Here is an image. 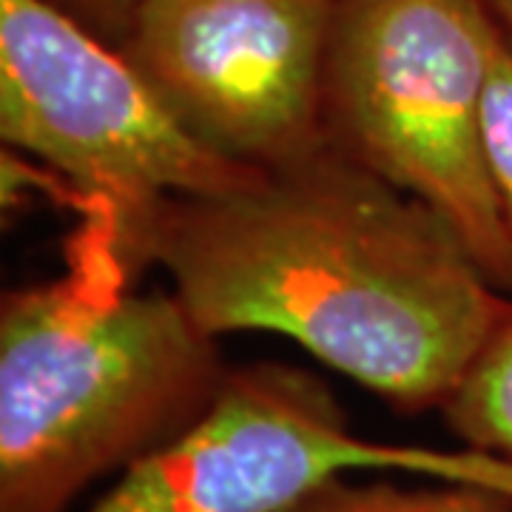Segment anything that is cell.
<instances>
[{
    "instance_id": "277c9868",
    "label": "cell",
    "mask_w": 512,
    "mask_h": 512,
    "mask_svg": "<svg viewBox=\"0 0 512 512\" xmlns=\"http://www.w3.org/2000/svg\"><path fill=\"white\" fill-rule=\"evenodd\" d=\"M0 137L80 211L74 242L137 282L163 208L251 180L191 140L120 49L43 0H0Z\"/></svg>"
},
{
    "instance_id": "7a4b0ae2",
    "label": "cell",
    "mask_w": 512,
    "mask_h": 512,
    "mask_svg": "<svg viewBox=\"0 0 512 512\" xmlns=\"http://www.w3.org/2000/svg\"><path fill=\"white\" fill-rule=\"evenodd\" d=\"M228 370L177 293L72 239L66 274L3 293L0 512H66L185 436Z\"/></svg>"
},
{
    "instance_id": "3957f363",
    "label": "cell",
    "mask_w": 512,
    "mask_h": 512,
    "mask_svg": "<svg viewBox=\"0 0 512 512\" xmlns=\"http://www.w3.org/2000/svg\"><path fill=\"white\" fill-rule=\"evenodd\" d=\"M495 20L478 0H336L325 146L433 208L495 291L512 293V239L481 148Z\"/></svg>"
},
{
    "instance_id": "8fae6325",
    "label": "cell",
    "mask_w": 512,
    "mask_h": 512,
    "mask_svg": "<svg viewBox=\"0 0 512 512\" xmlns=\"http://www.w3.org/2000/svg\"><path fill=\"white\" fill-rule=\"evenodd\" d=\"M487 12H490V18L507 32L512 35V0H478Z\"/></svg>"
},
{
    "instance_id": "ba28073f",
    "label": "cell",
    "mask_w": 512,
    "mask_h": 512,
    "mask_svg": "<svg viewBox=\"0 0 512 512\" xmlns=\"http://www.w3.org/2000/svg\"><path fill=\"white\" fill-rule=\"evenodd\" d=\"M285 512H512V495L476 484L407 490L390 481L350 484L336 478Z\"/></svg>"
},
{
    "instance_id": "6da1fadb",
    "label": "cell",
    "mask_w": 512,
    "mask_h": 512,
    "mask_svg": "<svg viewBox=\"0 0 512 512\" xmlns=\"http://www.w3.org/2000/svg\"><path fill=\"white\" fill-rule=\"evenodd\" d=\"M148 262L208 336L282 333L399 413L444 407L512 311L447 220L328 148L171 200Z\"/></svg>"
},
{
    "instance_id": "30bf717a",
    "label": "cell",
    "mask_w": 512,
    "mask_h": 512,
    "mask_svg": "<svg viewBox=\"0 0 512 512\" xmlns=\"http://www.w3.org/2000/svg\"><path fill=\"white\" fill-rule=\"evenodd\" d=\"M43 3L114 49L126 40L131 23L146 6V0H43Z\"/></svg>"
},
{
    "instance_id": "52a82bcc",
    "label": "cell",
    "mask_w": 512,
    "mask_h": 512,
    "mask_svg": "<svg viewBox=\"0 0 512 512\" xmlns=\"http://www.w3.org/2000/svg\"><path fill=\"white\" fill-rule=\"evenodd\" d=\"M441 416L464 447L512 461V311L441 407Z\"/></svg>"
},
{
    "instance_id": "5b68a950",
    "label": "cell",
    "mask_w": 512,
    "mask_h": 512,
    "mask_svg": "<svg viewBox=\"0 0 512 512\" xmlns=\"http://www.w3.org/2000/svg\"><path fill=\"white\" fill-rule=\"evenodd\" d=\"M356 470H407L512 495V461L359 439L328 384L302 367L228 370L185 436L134 464L83 512H285Z\"/></svg>"
},
{
    "instance_id": "8992f818",
    "label": "cell",
    "mask_w": 512,
    "mask_h": 512,
    "mask_svg": "<svg viewBox=\"0 0 512 512\" xmlns=\"http://www.w3.org/2000/svg\"><path fill=\"white\" fill-rule=\"evenodd\" d=\"M336 0H146L117 46L205 151L274 171L325 151Z\"/></svg>"
},
{
    "instance_id": "9c48e42d",
    "label": "cell",
    "mask_w": 512,
    "mask_h": 512,
    "mask_svg": "<svg viewBox=\"0 0 512 512\" xmlns=\"http://www.w3.org/2000/svg\"><path fill=\"white\" fill-rule=\"evenodd\" d=\"M481 148L495 200L512 239V35L498 23L481 106Z\"/></svg>"
}]
</instances>
